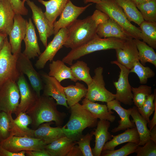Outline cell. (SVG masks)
<instances>
[{
	"label": "cell",
	"mask_w": 156,
	"mask_h": 156,
	"mask_svg": "<svg viewBox=\"0 0 156 156\" xmlns=\"http://www.w3.org/2000/svg\"><path fill=\"white\" fill-rule=\"evenodd\" d=\"M7 36L6 34L0 31V51L3 47L5 39Z\"/></svg>",
	"instance_id": "obj_52"
},
{
	"label": "cell",
	"mask_w": 156,
	"mask_h": 156,
	"mask_svg": "<svg viewBox=\"0 0 156 156\" xmlns=\"http://www.w3.org/2000/svg\"><path fill=\"white\" fill-rule=\"evenodd\" d=\"M156 109V90L154 94H151L148 96L142 105L137 107L138 112L147 121L150 120L149 118Z\"/></svg>",
	"instance_id": "obj_39"
},
{
	"label": "cell",
	"mask_w": 156,
	"mask_h": 156,
	"mask_svg": "<svg viewBox=\"0 0 156 156\" xmlns=\"http://www.w3.org/2000/svg\"><path fill=\"white\" fill-rule=\"evenodd\" d=\"M115 50L116 61L129 70L136 62L139 61L138 51L132 38L126 40L122 48Z\"/></svg>",
	"instance_id": "obj_18"
},
{
	"label": "cell",
	"mask_w": 156,
	"mask_h": 156,
	"mask_svg": "<svg viewBox=\"0 0 156 156\" xmlns=\"http://www.w3.org/2000/svg\"><path fill=\"white\" fill-rule=\"evenodd\" d=\"M54 123L51 121L42 124L37 128L33 130V137L41 139L47 145L66 136L62 127L51 126V125Z\"/></svg>",
	"instance_id": "obj_22"
},
{
	"label": "cell",
	"mask_w": 156,
	"mask_h": 156,
	"mask_svg": "<svg viewBox=\"0 0 156 156\" xmlns=\"http://www.w3.org/2000/svg\"><path fill=\"white\" fill-rule=\"evenodd\" d=\"M39 73L44 84L42 95L52 97L55 100L57 105L70 108L67 103L64 87L61 85L60 83L45 73Z\"/></svg>",
	"instance_id": "obj_15"
},
{
	"label": "cell",
	"mask_w": 156,
	"mask_h": 156,
	"mask_svg": "<svg viewBox=\"0 0 156 156\" xmlns=\"http://www.w3.org/2000/svg\"><path fill=\"white\" fill-rule=\"evenodd\" d=\"M49 69L48 75L60 83L67 79L75 82L77 81L73 77L70 67L66 65L62 60H52L49 64Z\"/></svg>",
	"instance_id": "obj_29"
},
{
	"label": "cell",
	"mask_w": 156,
	"mask_h": 156,
	"mask_svg": "<svg viewBox=\"0 0 156 156\" xmlns=\"http://www.w3.org/2000/svg\"><path fill=\"white\" fill-rule=\"evenodd\" d=\"M103 0H83V1L85 4L89 3H97Z\"/></svg>",
	"instance_id": "obj_55"
},
{
	"label": "cell",
	"mask_w": 156,
	"mask_h": 156,
	"mask_svg": "<svg viewBox=\"0 0 156 156\" xmlns=\"http://www.w3.org/2000/svg\"><path fill=\"white\" fill-rule=\"evenodd\" d=\"M125 41L114 37L103 38L98 36L84 44L71 49L62 60L65 63L71 65L74 61L95 51L122 48Z\"/></svg>",
	"instance_id": "obj_4"
},
{
	"label": "cell",
	"mask_w": 156,
	"mask_h": 156,
	"mask_svg": "<svg viewBox=\"0 0 156 156\" xmlns=\"http://www.w3.org/2000/svg\"><path fill=\"white\" fill-rule=\"evenodd\" d=\"M138 53L139 61L145 66L147 62L156 67V53L154 49L140 40L133 39Z\"/></svg>",
	"instance_id": "obj_33"
},
{
	"label": "cell",
	"mask_w": 156,
	"mask_h": 156,
	"mask_svg": "<svg viewBox=\"0 0 156 156\" xmlns=\"http://www.w3.org/2000/svg\"><path fill=\"white\" fill-rule=\"evenodd\" d=\"M25 154L28 156H51L45 149L35 151H26Z\"/></svg>",
	"instance_id": "obj_49"
},
{
	"label": "cell",
	"mask_w": 156,
	"mask_h": 156,
	"mask_svg": "<svg viewBox=\"0 0 156 156\" xmlns=\"http://www.w3.org/2000/svg\"><path fill=\"white\" fill-rule=\"evenodd\" d=\"M154 113L152 118L151 120L149 121L148 124V127L149 128V131H151V129L155 125H156V109H155Z\"/></svg>",
	"instance_id": "obj_51"
},
{
	"label": "cell",
	"mask_w": 156,
	"mask_h": 156,
	"mask_svg": "<svg viewBox=\"0 0 156 156\" xmlns=\"http://www.w3.org/2000/svg\"><path fill=\"white\" fill-rule=\"evenodd\" d=\"M64 88L67 103L69 108L85 97L87 92V88L78 82H76L75 85L64 87Z\"/></svg>",
	"instance_id": "obj_31"
},
{
	"label": "cell",
	"mask_w": 156,
	"mask_h": 156,
	"mask_svg": "<svg viewBox=\"0 0 156 156\" xmlns=\"http://www.w3.org/2000/svg\"><path fill=\"white\" fill-rule=\"evenodd\" d=\"M67 34V28L61 29L51 41L47 45L44 51L38 56L35 66L38 70L43 69L48 61H51L66 41Z\"/></svg>",
	"instance_id": "obj_11"
},
{
	"label": "cell",
	"mask_w": 156,
	"mask_h": 156,
	"mask_svg": "<svg viewBox=\"0 0 156 156\" xmlns=\"http://www.w3.org/2000/svg\"><path fill=\"white\" fill-rule=\"evenodd\" d=\"M82 103L86 109L100 120H107L112 122L115 120L116 116L112 114L114 112H109L107 105L95 103L85 97L83 100Z\"/></svg>",
	"instance_id": "obj_27"
},
{
	"label": "cell",
	"mask_w": 156,
	"mask_h": 156,
	"mask_svg": "<svg viewBox=\"0 0 156 156\" xmlns=\"http://www.w3.org/2000/svg\"><path fill=\"white\" fill-rule=\"evenodd\" d=\"M131 91L133 94V102L135 106L139 107L151 94L152 89L151 86L142 85L138 87H131Z\"/></svg>",
	"instance_id": "obj_37"
},
{
	"label": "cell",
	"mask_w": 156,
	"mask_h": 156,
	"mask_svg": "<svg viewBox=\"0 0 156 156\" xmlns=\"http://www.w3.org/2000/svg\"><path fill=\"white\" fill-rule=\"evenodd\" d=\"M113 20L110 18L106 22L99 24L97 26V34L101 38L109 37Z\"/></svg>",
	"instance_id": "obj_45"
},
{
	"label": "cell",
	"mask_w": 156,
	"mask_h": 156,
	"mask_svg": "<svg viewBox=\"0 0 156 156\" xmlns=\"http://www.w3.org/2000/svg\"><path fill=\"white\" fill-rule=\"evenodd\" d=\"M77 144L76 141L65 136L46 145L44 149L51 156H67L73 146Z\"/></svg>",
	"instance_id": "obj_26"
},
{
	"label": "cell",
	"mask_w": 156,
	"mask_h": 156,
	"mask_svg": "<svg viewBox=\"0 0 156 156\" xmlns=\"http://www.w3.org/2000/svg\"><path fill=\"white\" fill-rule=\"evenodd\" d=\"M73 77L77 80L82 81L87 86L92 81L90 74V68L86 63L83 61L78 60L70 66Z\"/></svg>",
	"instance_id": "obj_34"
},
{
	"label": "cell",
	"mask_w": 156,
	"mask_h": 156,
	"mask_svg": "<svg viewBox=\"0 0 156 156\" xmlns=\"http://www.w3.org/2000/svg\"><path fill=\"white\" fill-rule=\"evenodd\" d=\"M15 14L26 15L28 10L25 6V3L21 0H8Z\"/></svg>",
	"instance_id": "obj_46"
},
{
	"label": "cell",
	"mask_w": 156,
	"mask_h": 156,
	"mask_svg": "<svg viewBox=\"0 0 156 156\" xmlns=\"http://www.w3.org/2000/svg\"><path fill=\"white\" fill-rule=\"evenodd\" d=\"M20 98L16 82L12 81H6L0 88V111L14 114Z\"/></svg>",
	"instance_id": "obj_9"
},
{
	"label": "cell",
	"mask_w": 156,
	"mask_h": 156,
	"mask_svg": "<svg viewBox=\"0 0 156 156\" xmlns=\"http://www.w3.org/2000/svg\"><path fill=\"white\" fill-rule=\"evenodd\" d=\"M93 135L92 131L82 135L77 141H76L81 150L83 156H93L90 145L91 141Z\"/></svg>",
	"instance_id": "obj_42"
},
{
	"label": "cell",
	"mask_w": 156,
	"mask_h": 156,
	"mask_svg": "<svg viewBox=\"0 0 156 156\" xmlns=\"http://www.w3.org/2000/svg\"><path fill=\"white\" fill-rule=\"evenodd\" d=\"M110 126V122L102 120L98 121L96 128L92 131L95 136V144L92 148L93 156H100L105 143L112 138V135L108 131Z\"/></svg>",
	"instance_id": "obj_20"
},
{
	"label": "cell",
	"mask_w": 156,
	"mask_h": 156,
	"mask_svg": "<svg viewBox=\"0 0 156 156\" xmlns=\"http://www.w3.org/2000/svg\"><path fill=\"white\" fill-rule=\"evenodd\" d=\"M129 142L138 144L140 142L139 136L136 127L127 129L123 133L117 135H112V139L105 143L102 151L113 150L118 145Z\"/></svg>",
	"instance_id": "obj_24"
},
{
	"label": "cell",
	"mask_w": 156,
	"mask_h": 156,
	"mask_svg": "<svg viewBox=\"0 0 156 156\" xmlns=\"http://www.w3.org/2000/svg\"><path fill=\"white\" fill-rule=\"evenodd\" d=\"M91 16L97 26L106 22L110 18L107 14L97 9L94 11Z\"/></svg>",
	"instance_id": "obj_47"
},
{
	"label": "cell",
	"mask_w": 156,
	"mask_h": 156,
	"mask_svg": "<svg viewBox=\"0 0 156 156\" xmlns=\"http://www.w3.org/2000/svg\"><path fill=\"white\" fill-rule=\"evenodd\" d=\"M17 67L20 74L25 75L27 77L33 90L38 97L40 96V92L43 90V83L39 73L35 70L29 59L22 53L19 55L17 61Z\"/></svg>",
	"instance_id": "obj_13"
},
{
	"label": "cell",
	"mask_w": 156,
	"mask_h": 156,
	"mask_svg": "<svg viewBox=\"0 0 156 156\" xmlns=\"http://www.w3.org/2000/svg\"><path fill=\"white\" fill-rule=\"evenodd\" d=\"M16 83L19 90L20 101L14 113L16 116L21 112L26 113L35 104L38 97L23 74H20Z\"/></svg>",
	"instance_id": "obj_14"
},
{
	"label": "cell",
	"mask_w": 156,
	"mask_h": 156,
	"mask_svg": "<svg viewBox=\"0 0 156 156\" xmlns=\"http://www.w3.org/2000/svg\"><path fill=\"white\" fill-rule=\"evenodd\" d=\"M97 26L91 16L77 19L67 28V37L63 46L72 49L87 43L98 36Z\"/></svg>",
	"instance_id": "obj_3"
},
{
	"label": "cell",
	"mask_w": 156,
	"mask_h": 156,
	"mask_svg": "<svg viewBox=\"0 0 156 156\" xmlns=\"http://www.w3.org/2000/svg\"><path fill=\"white\" fill-rule=\"evenodd\" d=\"M15 14L8 0L0 1V31L8 36L13 27Z\"/></svg>",
	"instance_id": "obj_25"
},
{
	"label": "cell",
	"mask_w": 156,
	"mask_h": 156,
	"mask_svg": "<svg viewBox=\"0 0 156 156\" xmlns=\"http://www.w3.org/2000/svg\"><path fill=\"white\" fill-rule=\"evenodd\" d=\"M106 103L109 111L112 112V110L115 111L120 118V120L118 121L119 125L112 129V132L115 133L135 127L134 123L129 118L132 108L128 109L123 108L121 105L120 102L115 99Z\"/></svg>",
	"instance_id": "obj_21"
},
{
	"label": "cell",
	"mask_w": 156,
	"mask_h": 156,
	"mask_svg": "<svg viewBox=\"0 0 156 156\" xmlns=\"http://www.w3.org/2000/svg\"><path fill=\"white\" fill-rule=\"evenodd\" d=\"M144 21L156 23V0H150L136 5Z\"/></svg>",
	"instance_id": "obj_36"
},
{
	"label": "cell",
	"mask_w": 156,
	"mask_h": 156,
	"mask_svg": "<svg viewBox=\"0 0 156 156\" xmlns=\"http://www.w3.org/2000/svg\"><path fill=\"white\" fill-rule=\"evenodd\" d=\"M103 68L99 66L94 70V75L92 82L88 86L85 98L93 101L107 103L115 99V95L105 88L103 75Z\"/></svg>",
	"instance_id": "obj_7"
},
{
	"label": "cell",
	"mask_w": 156,
	"mask_h": 156,
	"mask_svg": "<svg viewBox=\"0 0 156 156\" xmlns=\"http://www.w3.org/2000/svg\"><path fill=\"white\" fill-rule=\"evenodd\" d=\"M23 40L25 49L23 53L29 59L38 57L41 53L38 44L35 28L31 19L26 21V30Z\"/></svg>",
	"instance_id": "obj_19"
},
{
	"label": "cell",
	"mask_w": 156,
	"mask_h": 156,
	"mask_svg": "<svg viewBox=\"0 0 156 156\" xmlns=\"http://www.w3.org/2000/svg\"><path fill=\"white\" fill-rule=\"evenodd\" d=\"M130 73H135L138 77L140 83H147L148 79L153 77L155 75L154 71L148 66H145L140 61L136 62L130 70Z\"/></svg>",
	"instance_id": "obj_38"
},
{
	"label": "cell",
	"mask_w": 156,
	"mask_h": 156,
	"mask_svg": "<svg viewBox=\"0 0 156 156\" xmlns=\"http://www.w3.org/2000/svg\"><path fill=\"white\" fill-rule=\"evenodd\" d=\"M96 8L107 14L120 25L125 32L133 39H142L140 27L133 25L128 20L123 10L115 0H103L96 3Z\"/></svg>",
	"instance_id": "obj_5"
},
{
	"label": "cell",
	"mask_w": 156,
	"mask_h": 156,
	"mask_svg": "<svg viewBox=\"0 0 156 156\" xmlns=\"http://www.w3.org/2000/svg\"><path fill=\"white\" fill-rule=\"evenodd\" d=\"M150 140L153 141L156 143V125L150 131Z\"/></svg>",
	"instance_id": "obj_53"
},
{
	"label": "cell",
	"mask_w": 156,
	"mask_h": 156,
	"mask_svg": "<svg viewBox=\"0 0 156 156\" xmlns=\"http://www.w3.org/2000/svg\"><path fill=\"white\" fill-rule=\"evenodd\" d=\"M121 7L128 20L139 26L144 20L136 5L131 0H115Z\"/></svg>",
	"instance_id": "obj_32"
},
{
	"label": "cell",
	"mask_w": 156,
	"mask_h": 156,
	"mask_svg": "<svg viewBox=\"0 0 156 156\" xmlns=\"http://www.w3.org/2000/svg\"><path fill=\"white\" fill-rule=\"evenodd\" d=\"M70 108V118L62 129L66 136L76 141L83 135V132L86 128L96 126L98 118L79 103Z\"/></svg>",
	"instance_id": "obj_2"
},
{
	"label": "cell",
	"mask_w": 156,
	"mask_h": 156,
	"mask_svg": "<svg viewBox=\"0 0 156 156\" xmlns=\"http://www.w3.org/2000/svg\"><path fill=\"white\" fill-rule=\"evenodd\" d=\"M26 1L32 11V18L38 30L40 39L46 47L48 38L53 34V26L51 24L40 8L30 0Z\"/></svg>",
	"instance_id": "obj_12"
},
{
	"label": "cell",
	"mask_w": 156,
	"mask_h": 156,
	"mask_svg": "<svg viewBox=\"0 0 156 156\" xmlns=\"http://www.w3.org/2000/svg\"><path fill=\"white\" fill-rule=\"evenodd\" d=\"M46 9L44 14L51 25L53 26L57 18L61 13L69 0H37Z\"/></svg>",
	"instance_id": "obj_28"
},
{
	"label": "cell",
	"mask_w": 156,
	"mask_h": 156,
	"mask_svg": "<svg viewBox=\"0 0 156 156\" xmlns=\"http://www.w3.org/2000/svg\"><path fill=\"white\" fill-rule=\"evenodd\" d=\"M57 105L51 97L42 95L38 97L34 105L26 113L32 119L31 125L34 129L42 123L51 121L57 127L62 125L66 114L58 110Z\"/></svg>",
	"instance_id": "obj_1"
},
{
	"label": "cell",
	"mask_w": 156,
	"mask_h": 156,
	"mask_svg": "<svg viewBox=\"0 0 156 156\" xmlns=\"http://www.w3.org/2000/svg\"><path fill=\"white\" fill-rule=\"evenodd\" d=\"M92 4L90 3L84 7L74 5L69 0L60 15L59 20L53 25V34L55 35L61 28H67L77 19L86 9Z\"/></svg>",
	"instance_id": "obj_16"
},
{
	"label": "cell",
	"mask_w": 156,
	"mask_h": 156,
	"mask_svg": "<svg viewBox=\"0 0 156 156\" xmlns=\"http://www.w3.org/2000/svg\"><path fill=\"white\" fill-rule=\"evenodd\" d=\"M143 41L154 49H156V23L144 21L139 25Z\"/></svg>",
	"instance_id": "obj_35"
},
{
	"label": "cell",
	"mask_w": 156,
	"mask_h": 156,
	"mask_svg": "<svg viewBox=\"0 0 156 156\" xmlns=\"http://www.w3.org/2000/svg\"><path fill=\"white\" fill-rule=\"evenodd\" d=\"M109 37L116 38L125 40L132 38L125 32L120 25L113 20Z\"/></svg>",
	"instance_id": "obj_44"
},
{
	"label": "cell",
	"mask_w": 156,
	"mask_h": 156,
	"mask_svg": "<svg viewBox=\"0 0 156 156\" xmlns=\"http://www.w3.org/2000/svg\"><path fill=\"white\" fill-rule=\"evenodd\" d=\"M1 0H0V1H1Z\"/></svg>",
	"instance_id": "obj_57"
},
{
	"label": "cell",
	"mask_w": 156,
	"mask_h": 156,
	"mask_svg": "<svg viewBox=\"0 0 156 156\" xmlns=\"http://www.w3.org/2000/svg\"><path fill=\"white\" fill-rule=\"evenodd\" d=\"M135 153L137 156H156V143L149 140L143 146L138 145Z\"/></svg>",
	"instance_id": "obj_43"
},
{
	"label": "cell",
	"mask_w": 156,
	"mask_h": 156,
	"mask_svg": "<svg viewBox=\"0 0 156 156\" xmlns=\"http://www.w3.org/2000/svg\"><path fill=\"white\" fill-rule=\"evenodd\" d=\"M111 63L116 65L120 69L118 81L113 82L116 90L115 99L125 105H131L133 103V94L128 79L130 70L116 60Z\"/></svg>",
	"instance_id": "obj_10"
},
{
	"label": "cell",
	"mask_w": 156,
	"mask_h": 156,
	"mask_svg": "<svg viewBox=\"0 0 156 156\" xmlns=\"http://www.w3.org/2000/svg\"><path fill=\"white\" fill-rule=\"evenodd\" d=\"M138 144L132 142H128L120 148L116 150H103L101 155L103 156H127L135 153Z\"/></svg>",
	"instance_id": "obj_41"
},
{
	"label": "cell",
	"mask_w": 156,
	"mask_h": 156,
	"mask_svg": "<svg viewBox=\"0 0 156 156\" xmlns=\"http://www.w3.org/2000/svg\"><path fill=\"white\" fill-rule=\"evenodd\" d=\"M16 117L14 119L12 117L11 118L12 135L33 137L34 129L28 127L32 122L30 117L23 112L19 113Z\"/></svg>",
	"instance_id": "obj_23"
},
{
	"label": "cell",
	"mask_w": 156,
	"mask_h": 156,
	"mask_svg": "<svg viewBox=\"0 0 156 156\" xmlns=\"http://www.w3.org/2000/svg\"><path fill=\"white\" fill-rule=\"evenodd\" d=\"M82 153L78 145H74L72 147L67 156H82Z\"/></svg>",
	"instance_id": "obj_50"
},
{
	"label": "cell",
	"mask_w": 156,
	"mask_h": 156,
	"mask_svg": "<svg viewBox=\"0 0 156 156\" xmlns=\"http://www.w3.org/2000/svg\"><path fill=\"white\" fill-rule=\"evenodd\" d=\"M46 145L40 139L14 135H11L0 143L3 148L15 153L42 150Z\"/></svg>",
	"instance_id": "obj_8"
},
{
	"label": "cell",
	"mask_w": 156,
	"mask_h": 156,
	"mask_svg": "<svg viewBox=\"0 0 156 156\" xmlns=\"http://www.w3.org/2000/svg\"><path fill=\"white\" fill-rule=\"evenodd\" d=\"M26 21L22 15L15 14L14 24L8 36L12 53L19 54L21 52V42L25 37L26 30Z\"/></svg>",
	"instance_id": "obj_17"
},
{
	"label": "cell",
	"mask_w": 156,
	"mask_h": 156,
	"mask_svg": "<svg viewBox=\"0 0 156 156\" xmlns=\"http://www.w3.org/2000/svg\"><path fill=\"white\" fill-rule=\"evenodd\" d=\"M12 114L0 111V143L12 135Z\"/></svg>",
	"instance_id": "obj_40"
},
{
	"label": "cell",
	"mask_w": 156,
	"mask_h": 156,
	"mask_svg": "<svg viewBox=\"0 0 156 156\" xmlns=\"http://www.w3.org/2000/svg\"><path fill=\"white\" fill-rule=\"evenodd\" d=\"M130 116L133 119L140 138L139 146H143L150 140L149 130L147 127L148 122L138 112L137 107L133 106L132 108Z\"/></svg>",
	"instance_id": "obj_30"
},
{
	"label": "cell",
	"mask_w": 156,
	"mask_h": 156,
	"mask_svg": "<svg viewBox=\"0 0 156 156\" xmlns=\"http://www.w3.org/2000/svg\"><path fill=\"white\" fill-rule=\"evenodd\" d=\"M26 0H22V1H23V2L24 3H25V1H26Z\"/></svg>",
	"instance_id": "obj_56"
},
{
	"label": "cell",
	"mask_w": 156,
	"mask_h": 156,
	"mask_svg": "<svg viewBox=\"0 0 156 156\" xmlns=\"http://www.w3.org/2000/svg\"><path fill=\"white\" fill-rule=\"evenodd\" d=\"M25 151L18 153L11 152L5 148L0 145V156H25Z\"/></svg>",
	"instance_id": "obj_48"
},
{
	"label": "cell",
	"mask_w": 156,
	"mask_h": 156,
	"mask_svg": "<svg viewBox=\"0 0 156 156\" xmlns=\"http://www.w3.org/2000/svg\"><path fill=\"white\" fill-rule=\"evenodd\" d=\"M136 6L147 2L150 0H131Z\"/></svg>",
	"instance_id": "obj_54"
},
{
	"label": "cell",
	"mask_w": 156,
	"mask_h": 156,
	"mask_svg": "<svg viewBox=\"0 0 156 156\" xmlns=\"http://www.w3.org/2000/svg\"><path fill=\"white\" fill-rule=\"evenodd\" d=\"M19 54L12 53L7 37L3 47L0 51V88L8 81L16 82L20 75L17 67Z\"/></svg>",
	"instance_id": "obj_6"
}]
</instances>
